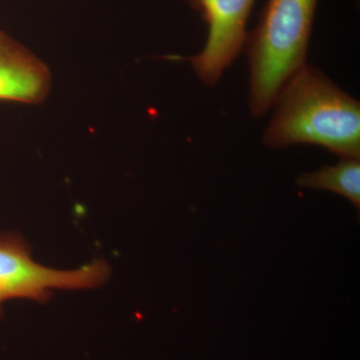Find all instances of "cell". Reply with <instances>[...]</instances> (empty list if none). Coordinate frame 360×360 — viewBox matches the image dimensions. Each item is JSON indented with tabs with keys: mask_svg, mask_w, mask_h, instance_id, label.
Wrapping results in <instances>:
<instances>
[{
	"mask_svg": "<svg viewBox=\"0 0 360 360\" xmlns=\"http://www.w3.org/2000/svg\"><path fill=\"white\" fill-rule=\"evenodd\" d=\"M264 134L269 148L314 144L341 158H359L360 103L305 63L284 84Z\"/></svg>",
	"mask_w": 360,
	"mask_h": 360,
	"instance_id": "1",
	"label": "cell"
},
{
	"mask_svg": "<svg viewBox=\"0 0 360 360\" xmlns=\"http://www.w3.org/2000/svg\"><path fill=\"white\" fill-rule=\"evenodd\" d=\"M319 0H266L248 33L250 108L253 116L271 108L288 78L305 65Z\"/></svg>",
	"mask_w": 360,
	"mask_h": 360,
	"instance_id": "2",
	"label": "cell"
},
{
	"mask_svg": "<svg viewBox=\"0 0 360 360\" xmlns=\"http://www.w3.org/2000/svg\"><path fill=\"white\" fill-rule=\"evenodd\" d=\"M108 264L96 260L75 270L49 269L35 262L25 239L15 232H0V317L13 300L44 302L56 290H91L103 285Z\"/></svg>",
	"mask_w": 360,
	"mask_h": 360,
	"instance_id": "3",
	"label": "cell"
},
{
	"mask_svg": "<svg viewBox=\"0 0 360 360\" xmlns=\"http://www.w3.org/2000/svg\"><path fill=\"white\" fill-rule=\"evenodd\" d=\"M207 23L208 35L200 53L189 58L201 82L214 85L245 47L246 26L257 0H186Z\"/></svg>",
	"mask_w": 360,
	"mask_h": 360,
	"instance_id": "4",
	"label": "cell"
},
{
	"mask_svg": "<svg viewBox=\"0 0 360 360\" xmlns=\"http://www.w3.org/2000/svg\"><path fill=\"white\" fill-rule=\"evenodd\" d=\"M51 82L46 63L0 30V101L42 103L51 92Z\"/></svg>",
	"mask_w": 360,
	"mask_h": 360,
	"instance_id": "5",
	"label": "cell"
},
{
	"mask_svg": "<svg viewBox=\"0 0 360 360\" xmlns=\"http://www.w3.org/2000/svg\"><path fill=\"white\" fill-rule=\"evenodd\" d=\"M296 184L302 187L321 189L340 194L360 207L359 158H342L338 165H326L317 172L298 177Z\"/></svg>",
	"mask_w": 360,
	"mask_h": 360,
	"instance_id": "6",
	"label": "cell"
}]
</instances>
